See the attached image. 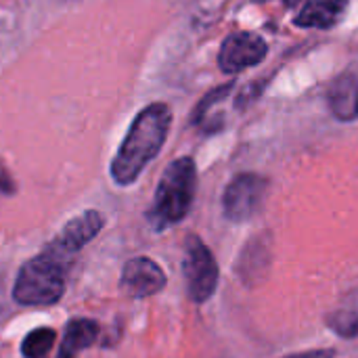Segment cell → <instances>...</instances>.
<instances>
[{
	"label": "cell",
	"instance_id": "cell-11",
	"mask_svg": "<svg viewBox=\"0 0 358 358\" xmlns=\"http://www.w3.org/2000/svg\"><path fill=\"white\" fill-rule=\"evenodd\" d=\"M357 84L352 78L344 76L340 78L331 92H329V105L331 111L340 117V120H352L357 117V109H355V99H357Z\"/></svg>",
	"mask_w": 358,
	"mask_h": 358
},
{
	"label": "cell",
	"instance_id": "cell-8",
	"mask_svg": "<svg viewBox=\"0 0 358 358\" xmlns=\"http://www.w3.org/2000/svg\"><path fill=\"white\" fill-rule=\"evenodd\" d=\"M103 224H105V218H103L101 212H96V210H86V212L78 214L76 218H71L55 237H57L61 243H65L69 250H73L76 254H80V250H82L86 243H90V241L101 233Z\"/></svg>",
	"mask_w": 358,
	"mask_h": 358
},
{
	"label": "cell",
	"instance_id": "cell-6",
	"mask_svg": "<svg viewBox=\"0 0 358 358\" xmlns=\"http://www.w3.org/2000/svg\"><path fill=\"white\" fill-rule=\"evenodd\" d=\"M266 52L268 46L260 36L250 31H237L222 42L218 52V67L224 73H237L262 63Z\"/></svg>",
	"mask_w": 358,
	"mask_h": 358
},
{
	"label": "cell",
	"instance_id": "cell-7",
	"mask_svg": "<svg viewBox=\"0 0 358 358\" xmlns=\"http://www.w3.org/2000/svg\"><path fill=\"white\" fill-rule=\"evenodd\" d=\"M120 285L130 298H149L166 287V273L151 258H132L124 264Z\"/></svg>",
	"mask_w": 358,
	"mask_h": 358
},
{
	"label": "cell",
	"instance_id": "cell-2",
	"mask_svg": "<svg viewBox=\"0 0 358 358\" xmlns=\"http://www.w3.org/2000/svg\"><path fill=\"white\" fill-rule=\"evenodd\" d=\"M78 254L52 239L46 248L29 258L17 275L13 298L21 306H52L65 292L67 273Z\"/></svg>",
	"mask_w": 358,
	"mask_h": 358
},
{
	"label": "cell",
	"instance_id": "cell-17",
	"mask_svg": "<svg viewBox=\"0 0 358 358\" xmlns=\"http://www.w3.org/2000/svg\"><path fill=\"white\" fill-rule=\"evenodd\" d=\"M283 2H285V6H298L302 0H283Z\"/></svg>",
	"mask_w": 358,
	"mask_h": 358
},
{
	"label": "cell",
	"instance_id": "cell-15",
	"mask_svg": "<svg viewBox=\"0 0 358 358\" xmlns=\"http://www.w3.org/2000/svg\"><path fill=\"white\" fill-rule=\"evenodd\" d=\"M285 358H334V350H315V352H304V355H294Z\"/></svg>",
	"mask_w": 358,
	"mask_h": 358
},
{
	"label": "cell",
	"instance_id": "cell-18",
	"mask_svg": "<svg viewBox=\"0 0 358 358\" xmlns=\"http://www.w3.org/2000/svg\"><path fill=\"white\" fill-rule=\"evenodd\" d=\"M355 109H357V117H358V84H357V99H355Z\"/></svg>",
	"mask_w": 358,
	"mask_h": 358
},
{
	"label": "cell",
	"instance_id": "cell-10",
	"mask_svg": "<svg viewBox=\"0 0 358 358\" xmlns=\"http://www.w3.org/2000/svg\"><path fill=\"white\" fill-rule=\"evenodd\" d=\"M99 338V323L92 319H71L65 327L63 344L57 358H78V355L90 348Z\"/></svg>",
	"mask_w": 358,
	"mask_h": 358
},
{
	"label": "cell",
	"instance_id": "cell-16",
	"mask_svg": "<svg viewBox=\"0 0 358 358\" xmlns=\"http://www.w3.org/2000/svg\"><path fill=\"white\" fill-rule=\"evenodd\" d=\"M0 191L2 193H13V182L8 178V174L4 170H0Z\"/></svg>",
	"mask_w": 358,
	"mask_h": 358
},
{
	"label": "cell",
	"instance_id": "cell-5",
	"mask_svg": "<svg viewBox=\"0 0 358 358\" xmlns=\"http://www.w3.org/2000/svg\"><path fill=\"white\" fill-rule=\"evenodd\" d=\"M266 189H268L266 178L258 174L248 172V174L235 176L222 197V208H224L227 218L233 222L250 220L260 210Z\"/></svg>",
	"mask_w": 358,
	"mask_h": 358
},
{
	"label": "cell",
	"instance_id": "cell-4",
	"mask_svg": "<svg viewBox=\"0 0 358 358\" xmlns=\"http://www.w3.org/2000/svg\"><path fill=\"white\" fill-rule=\"evenodd\" d=\"M182 273L187 283V294L193 302L201 304L212 298L218 285V264L208 250V245L197 237L189 235L185 241Z\"/></svg>",
	"mask_w": 358,
	"mask_h": 358
},
{
	"label": "cell",
	"instance_id": "cell-3",
	"mask_svg": "<svg viewBox=\"0 0 358 358\" xmlns=\"http://www.w3.org/2000/svg\"><path fill=\"white\" fill-rule=\"evenodd\" d=\"M197 189V168L191 157L174 159L162 174L151 210L147 214L153 229L164 231L189 214Z\"/></svg>",
	"mask_w": 358,
	"mask_h": 358
},
{
	"label": "cell",
	"instance_id": "cell-12",
	"mask_svg": "<svg viewBox=\"0 0 358 358\" xmlns=\"http://www.w3.org/2000/svg\"><path fill=\"white\" fill-rule=\"evenodd\" d=\"M55 340H57L55 329H50V327H38V329L29 331V334L23 338L21 355H23V358L46 357V355H48V350L52 348Z\"/></svg>",
	"mask_w": 358,
	"mask_h": 358
},
{
	"label": "cell",
	"instance_id": "cell-9",
	"mask_svg": "<svg viewBox=\"0 0 358 358\" xmlns=\"http://www.w3.org/2000/svg\"><path fill=\"white\" fill-rule=\"evenodd\" d=\"M344 8H346V0H306L294 23L298 27L327 29L340 21Z\"/></svg>",
	"mask_w": 358,
	"mask_h": 358
},
{
	"label": "cell",
	"instance_id": "cell-13",
	"mask_svg": "<svg viewBox=\"0 0 358 358\" xmlns=\"http://www.w3.org/2000/svg\"><path fill=\"white\" fill-rule=\"evenodd\" d=\"M231 90H233V82H229V84H224V86H218V88L210 90V92L199 101V105L195 107V111H193V124H195V126H201V124L206 122V117L210 115V111H212L220 101H224V99L231 94Z\"/></svg>",
	"mask_w": 358,
	"mask_h": 358
},
{
	"label": "cell",
	"instance_id": "cell-14",
	"mask_svg": "<svg viewBox=\"0 0 358 358\" xmlns=\"http://www.w3.org/2000/svg\"><path fill=\"white\" fill-rule=\"evenodd\" d=\"M331 329L342 338H357L358 336V308L355 310H338L329 317Z\"/></svg>",
	"mask_w": 358,
	"mask_h": 358
},
{
	"label": "cell",
	"instance_id": "cell-1",
	"mask_svg": "<svg viewBox=\"0 0 358 358\" xmlns=\"http://www.w3.org/2000/svg\"><path fill=\"white\" fill-rule=\"evenodd\" d=\"M170 124L172 111L166 103H151L138 111L111 162V178L115 185L128 187L143 174L149 162L162 151Z\"/></svg>",
	"mask_w": 358,
	"mask_h": 358
}]
</instances>
